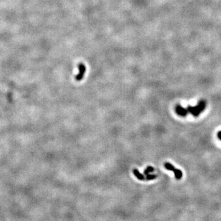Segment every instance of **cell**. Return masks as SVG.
Wrapping results in <instances>:
<instances>
[{
	"mask_svg": "<svg viewBox=\"0 0 221 221\" xmlns=\"http://www.w3.org/2000/svg\"><path fill=\"white\" fill-rule=\"evenodd\" d=\"M78 69H79V73L76 76V80L77 81H80L83 79L85 75L86 71V67L84 64L81 63L78 65Z\"/></svg>",
	"mask_w": 221,
	"mask_h": 221,
	"instance_id": "obj_3",
	"label": "cell"
},
{
	"mask_svg": "<svg viewBox=\"0 0 221 221\" xmlns=\"http://www.w3.org/2000/svg\"><path fill=\"white\" fill-rule=\"evenodd\" d=\"M133 173L135 174V176L136 177V178L140 180H145V176L141 173L139 170L138 169H134L133 170Z\"/></svg>",
	"mask_w": 221,
	"mask_h": 221,
	"instance_id": "obj_5",
	"label": "cell"
},
{
	"mask_svg": "<svg viewBox=\"0 0 221 221\" xmlns=\"http://www.w3.org/2000/svg\"><path fill=\"white\" fill-rule=\"evenodd\" d=\"M175 111H176V114L178 115L181 116V117H185L188 114V111H187V108H183V106H181L180 105H177L176 106Z\"/></svg>",
	"mask_w": 221,
	"mask_h": 221,
	"instance_id": "obj_4",
	"label": "cell"
},
{
	"mask_svg": "<svg viewBox=\"0 0 221 221\" xmlns=\"http://www.w3.org/2000/svg\"><path fill=\"white\" fill-rule=\"evenodd\" d=\"M154 171V168L152 167H151V166H149V167H148L145 169V170L144 171V173H145V175H148V174H149L150 173L153 172Z\"/></svg>",
	"mask_w": 221,
	"mask_h": 221,
	"instance_id": "obj_6",
	"label": "cell"
},
{
	"mask_svg": "<svg viewBox=\"0 0 221 221\" xmlns=\"http://www.w3.org/2000/svg\"><path fill=\"white\" fill-rule=\"evenodd\" d=\"M217 137L220 140H221V131H219L217 133Z\"/></svg>",
	"mask_w": 221,
	"mask_h": 221,
	"instance_id": "obj_8",
	"label": "cell"
},
{
	"mask_svg": "<svg viewBox=\"0 0 221 221\" xmlns=\"http://www.w3.org/2000/svg\"><path fill=\"white\" fill-rule=\"evenodd\" d=\"M165 168L168 170L173 171L174 172V176H175V177L176 179H180L182 178L183 172L179 169H176L172 164L167 162L165 164Z\"/></svg>",
	"mask_w": 221,
	"mask_h": 221,
	"instance_id": "obj_2",
	"label": "cell"
},
{
	"mask_svg": "<svg viewBox=\"0 0 221 221\" xmlns=\"http://www.w3.org/2000/svg\"><path fill=\"white\" fill-rule=\"evenodd\" d=\"M157 178V175L155 174H148L146 175V177L145 178L146 180H153Z\"/></svg>",
	"mask_w": 221,
	"mask_h": 221,
	"instance_id": "obj_7",
	"label": "cell"
},
{
	"mask_svg": "<svg viewBox=\"0 0 221 221\" xmlns=\"http://www.w3.org/2000/svg\"><path fill=\"white\" fill-rule=\"evenodd\" d=\"M206 103L205 100H201L197 106H189L187 108L188 113H190L195 117H198L206 108Z\"/></svg>",
	"mask_w": 221,
	"mask_h": 221,
	"instance_id": "obj_1",
	"label": "cell"
}]
</instances>
